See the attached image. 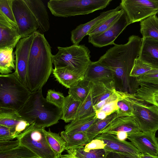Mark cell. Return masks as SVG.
Wrapping results in <instances>:
<instances>
[{
    "label": "cell",
    "instance_id": "6da1fadb",
    "mask_svg": "<svg viewBox=\"0 0 158 158\" xmlns=\"http://www.w3.org/2000/svg\"><path fill=\"white\" fill-rule=\"evenodd\" d=\"M142 43V38L132 35L126 43L115 44L98 60L112 71L116 90L130 94L135 92L136 78L130 75L135 60L139 56Z\"/></svg>",
    "mask_w": 158,
    "mask_h": 158
},
{
    "label": "cell",
    "instance_id": "7a4b0ae2",
    "mask_svg": "<svg viewBox=\"0 0 158 158\" xmlns=\"http://www.w3.org/2000/svg\"><path fill=\"white\" fill-rule=\"evenodd\" d=\"M28 63L27 87L31 93L42 88L52 72L51 47L44 34L34 33Z\"/></svg>",
    "mask_w": 158,
    "mask_h": 158
},
{
    "label": "cell",
    "instance_id": "3957f363",
    "mask_svg": "<svg viewBox=\"0 0 158 158\" xmlns=\"http://www.w3.org/2000/svg\"><path fill=\"white\" fill-rule=\"evenodd\" d=\"M18 112L30 125L45 128L57 123L62 116V108L48 102L43 94L42 89L31 93Z\"/></svg>",
    "mask_w": 158,
    "mask_h": 158
},
{
    "label": "cell",
    "instance_id": "277c9868",
    "mask_svg": "<svg viewBox=\"0 0 158 158\" xmlns=\"http://www.w3.org/2000/svg\"><path fill=\"white\" fill-rule=\"evenodd\" d=\"M31 94L30 89L19 80L15 71L0 75V107L11 108L18 111Z\"/></svg>",
    "mask_w": 158,
    "mask_h": 158
},
{
    "label": "cell",
    "instance_id": "5b68a950",
    "mask_svg": "<svg viewBox=\"0 0 158 158\" xmlns=\"http://www.w3.org/2000/svg\"><path fill=\"white\" fill-rule=\"evenodd\" d=\"M112 0H50L48 6L55 16L85 15L105 8Z\"/></svg>",
    "mask_w": 158,
    "mask_h": 158
},
{
    "label": "cell",
    "instance_id": "8992f818",
    "mask_svg": "<svg viewBox=\"0 0 158 158\" xmlns=\"http://www.w3.org/2000/svg\"><path fill=\"white\" fill-rule=\"evenodd\" d=\"M45 128L31 124L18 136L20 145L25 147L38 158H56L57 155L49 145Z\"/></svg>",
    "mask_w": 158,
    "mask_h": 158
},
{
    "label": "cell",
    "instance_id": "52a82bcc",
    "mask_svg": "<svg viewBox=\"0 0 158 158\" xmlns=\"http://www.w3.org/2000/svg\"><path fill=\"white\" fill-rule=\"evenodd\" d=\"M57 53L53 56L55 67L69 66L86 71L91 62L90 52L84 45H73L65 47H58Z\"/></svg>",
    "mask_w": 158,
    "mask_h": 158
},
{
    "label": "cell",
    "instance_id": "ba28073f",
    "mask_svg": "<svg viewBox=\"0 0 158 158\" xmlns=\"http://www.w3.org/2000/svg\"><path fill=\"white\" fill-rule=\"evenodd\" d=\"M126 94L132 105L133 116L141 131L156 133L158 130V109L147 105L132 94Z\"/></svg>",
    "mask_w": 158,
    "mask_h": 158
},
{
    "label": "cell",
    "instance_id": "9c48e42d",
    "mask_svg": "<svg viewBox=\"0 0 158 158\" xmlns=\"http://www.w3.org/2000/svg\"><path fill=\"white\" fill-rule=\"evenodd\" d=\"M120 5L130 24L158 14V0H122Z\"/></svg>",
    "mask_w": 158,
    "mask_h": 158
},
{
    "label": "cell",
    "instance_id": "30bf717a",
    "mask_svg": "<svg viewBox=\"0 0 158 158\" xmlns=\"http://www.w3.org/2000/svg\"><path fill=\"white\" fill-rule=\"evenodd\" d=\"M12 8L21 38L38 31V24L24 0H13Z\"/></svg>",
    "mask_w": 158,
    "mask_h": 158
},
{
    "label": "cell",
    "instance_id": "8fae6325",
    "mask_svg": "<svg viewBox=\"0 0 158 158\" xmlns=\"http://www.w3.org/2000/svg\"><path fill=\"white\" fill-rule=\"evenodd\" d=\"M130 24L124 10L120 17L109 28L100 33L89 35L88 42L94 46L101 48L114 45V41L123 30Z\"/></svg>",
    "mask_w": 158,
    "mask_h": 158
},
{
    "label": "cell",
    "instance_id": "7c38bea8",
    "mask_svg": "<svg viewBox=\"0 0 158 158\" xmlns=\"http://www.w3.org/2000/svg\"><path fill=\"white\" fill-rule=\"evenodd\" d=\"M34 35V33L29 36L21 39L16 46L15 51L16 69L15 72L19 80L27 87L28 60Z\"/></svg>",
    "mask_w": 158,
    "mask_h": 158
},
{
    "label": "cell",
    "instance_id": "4fadbf2b",
    "mask_svg": "<svg viewBox=\"0 0 158 158\" xmlns=\"http://www.w3.org/2000/svg\"><path fill=\"white\" fill-rule=\"evenodd\" d=\"M21 39L17 26L0 11V49H14Z\"/></svg>",
    "mask_w": 158,
    "mask_h": 158
},
{
    "label": "cell",
    "instance_id": "5bb4252c",
    "mask_svg": "<svg viewBox=\"0 0 158 158\" xmlns=\"http://www.w3.org/2000/svg\"><path fill=\"white\" fill-rule=\"evenodd\" d=\"M155 134L140 131L128 135L127 139L141 154L158 156V138Z\"/></svg>",
    "mask_w": 158,
    "mask_h": 158
},
{
    "label": "cell",
    "instance_id": "9a60e30c",
    "mask_svg": "<svg viewBox=\"0 0 158 158\" xmlns=\"http://www.w3.org/2000/svg\"><path fill=\"white\" fill-rule=\"evenodd\" d=\"M94 139H101L106 144L105 151L127 155L138 156L141 154L131 142L118 139L115 135L107 133L99 134Z\"/></svg>",
    "mask_w": 158,
    "mask_h": 158
},
{
    "label": "cell",
    "instance_id": "2e32d148",
    "mask_svg": "<svg viewBox=\"0 0 158 158\" xmlns=\"http://www.w3.org/2000/svg\"><path fill=\"white\" fill-rule=\"evenodd\" d=\"M85 71L69 66L55 67L52 74L56 80L67 88L69 89L84 79Z\"/></svg>",
    "mask_w": 158,
    "mask_h": 158
},
{
    "label": "cell",
    "instance_id": "e0dca14e",
    "mask_svg": "<svg viewBox=\"0 0 158 158\" xmlns=\"http://www.w3.org/2000/svg\"><path fill=\"white\" fill-rule=\"evenodd\" d=\"M122 9L121 6L114 9L104 11L100 15L84 24H81L71 31V40L73 45H78L84 37L97 24L116 11Z\"/></svg>",
    "mask_w": 158,
    "mask_h": 158
},
{
    "label": "cell",
    "instance_id": "ac0fdd59",
    "mask_svg": "<svg viewBox=\"0 0 158 158\" xmlns=\"http://www.w3.org/2000/svg\"><path fill=\"white\" fill-rule=\"evenodd\" d=\"M126 132L128 135L141 131L133 116L117 117L112 121L100 134L107 133L115 135L118 132Z\"/></svg>",
    "mask_w": 158,
    "mask_h": 158
},
{
    "label": "cell",
    "instance_id": "d6986e66",
    "mask_svg": "<svg viewBox=\"0 0 158 158\" xmlns=\"http://www.w3.org/2000/svg\"><path fill=\"white\" fill-rule=\"evenodd\" d=\"M84 79L93 82L114 81L111 70L98 61H91L89 63L85 72Z\"/></svg>",
    "mask_w": 158,
    "mask_h": 158
},
{
    "label": "cell",
    "instance_id": "ffe728a7",
    "mask_svg": "<svg viewBox=\"0 0 158 158\" xmlns=\"http://www.w3.org/2000/svg\"><path fill=\"white\" fill-rule=\"evenodd\" d=\"M39 26L38 31L43 34L50 28L49 16L46 7L40 0H24Z\"/></svg>",
    "mask_w": 158,
    "mask_h": 158
},
{
    "label": "cell",
    "instance_id": "44dd1931",
    "mask_svg": "<svg viewBox=\"0 0 158 158\" xmlns=\"http://www.w3.org/2000/svg\"><path fill=\"white\" fill-rule=\"evenodd\" d=\"M142 39L138 58L152 69H158V40L150 38Z\"/></svg>",
    "mask_w": 158,
    "mask_h": 158
},
{
    "label": "cell",
    "instance_id": "7402d4cb",
    "mask_svg": "<svg viewBox=\"0 0 158 158\" xmlns=\"http://www.w3.org/2000/svg\"><path fill=\"white\" fill-rule=\"evenodd\" d=\"M91 96L94 106L105 100L115 92L114 82L90 81Z\"/></svg>",
    "mask_w": 158,
    "mask_h": 158
},
{
    "label": "cell",
    "instance_id": "603a6c76",
    "mask_svg": "<svg viewBox=\"0 0 158 158\" xmlns=\"http://www.w3.org/2000/svg\"><path fill=\"white\" fill-rule=\"evenodd\" d=\"M133 95L142 101L155 106L158 109V87L140 83Z\"/></svg>",
    "mask_w": 158,
    "mask_h": 158
},
{
    "label": "cell",
    "instance_id": "cb8c5ba5",
    "mask_svg": "<svg viewBox=\"0 0 158 158\" xmlns=\"http://www.w3.org/2000/svg\"><path fill=\"white\" fill-rule=\"evenodd\" d=\"M60 135L66 142V150L84 147L90 142L86 132L68 133L63 131Z\"/></svg>",
    "mask_w": 158,
    "mask_h": 158
},
{
    "label": "cell",
    "instance_id": "d4e9b609",
    "mask_svg": "<svg viewBox=\"0 0 158 158\" xmlns=\"http://www.w3.org/2000/svg\"><path fill=\"white\" fill-rule=\"evenodd\" d=\"M99 120L97 118L95 112L86 117L72 121L65 126L64 131L68 133L86 132L93 124Z\"/></svg>",
    "mask_w": 158,
    "mask_h": 158
},
{
    "label": "cell",
    "instance_id": "484cf974",
    "mask_svg": "<svg viewBox=\"0 0 158 158\" xmlns=\"http://www.w3.org/2000/svg\"><path fill=\"white\" fill-rule=\"evenodd\" d=\"M140 22L142 38H150L158 40V17L156 15L150 16Z\"/></svg>",
    "mask_w": 158,
    "mask_h": 158
},
{
    "label": "cell",
    "instance_id": "4316f807",
    "mask_svg": "<svg viewBox=\"0 0 158 158\" xmlns=\"http://www.w3.org/2000/svg\"><path fill=\"white\" fill-rule=\"evenodd\" d=\"M12 48L0 49V74L6 75L12 73L15 70L14 55Z\"/></svg>",
    "mask_w": 158,
    "mask_h": 158
},
{
    "label": "cell",
    "instance_id": "83f0119b",
    "mask_svg": "<svg viewBox=\"0 0 158 158\" xmlns=\"http://www.w3.org/2000/svg\"><path fill=\"white\" fill-rule=\"evenodd\" d=\"M23 119L17 110L8 108L0 107V125L15 128Z\"/></svg>",
    "mask_w": 158,
    "mask_h": 158
},
{
    "label": "cell",
    "instance_id": "f1b7e54d",
    "mask_svg": "<svg viewBox=\"0 0 158 158\" xmlns=\"http://www.w3.org/2000/svg\"><path fill=\"white\" fill-rule=\"evenodd\" d=\"M81 102L74 100L69 95L65 97L62 107L61 119L66 123L75 119L77 110Z\"/></svg>",
    "mask_w": 158,
    "mask_h": 158
},
{
    "label": "cell",
    "instance_id": "f546056e",
    "mask_svg": "<svg viewBox=\"0 0 158 158\" xmlns=\"http://www.w3.org/2000/svg\"><path fill=\"white\" fill-rule=\"evenodd\" d=\"M90 89V81L84 79L69 89V95L74 100L82 102L87 97Z\"/></svg>",
    "mask_w": 158,
    "mask_h": 158
},
{
    "label": "cell",
    "instance_id": "4dcf8cb0",
    "mask_svg": "<svg viewBox=\"0 0 158 158\" xmlns=\"http://www.w3.org/2000/svg\"><path fill=\"white\" fill-rule=\"evenodd\" d=\"M118 117H120V116L116 112L104 119L99 120L93 124L86 132L90 142L99 134L100 132L112 121Z\"/></svg>",
    "mask_w": 158,
    "mask_h": 158
},
{
    "label": "cell",
    "instance_id": "1f68e13d",
    "mask_svg": "<svg viewBox=\"0 0 158 158\" xmlns=\"http://www.w3.org/2000/svg\"><path fill=\"white\" fill-rule=\"evenodd\" d=\"M46 137L50 147L57 156L66 150V142L59 133L52 132L49 129L46 131Z\"/></svg>",
    "mask_w": 158,
    "mask_h": 158
},
{
    "label": "cell",
    "instance_id": "d6a6232c",
    "mask_svg": "<svg viewBox=\"0 0 158 158\" xmlns=\"http://www.w3.org/2000/svg\"><path fill=\"white\" fill-rule=\"evenodd\" d=\"M124 10L122 8L112 14L95 25L88 33L89 36L100 33L109 28L120 17Z\"/></svg>",
    "mask_w": 158,
    "mask_h": 158
},
{
    "label": "cell",
    "instance_id": "836d02e7",
    "mask_svg": "<svg viewBox=\"0 0 158 158\" xmlns=\"http://www.w3.org/2000/svg\"><path fill=\"white\" fill-rule=\"evenodd\" d=\"M115 92L118 97L117 105L118 107L116 112L120 117L133 116L132 105L126 92L117 90Z\"/></svg>",
    "mask_w": 158,
    "mask_h": 158
},
{
    "label": "cell",
    "instance_id": "e575fe53",
    "mask_svg": "<svg viewBox=\"0 0 158 158\" xmlns=\"http://www.w3.org/2000/svg\"><path fill=\"white\" fill-rule=\"evenodd\" d=\"M0 158H38L33 152L21 145L5 151L0 152Z\"/></svg>",
    "mask_w": 158,
    "mask_h": 158
},
{
    "label": "cell",
    "instance_id": "d590c367",
    "mask_svg": "<svg viewBox=\"0 0 158 158\" xmlns=\"http://www.w3.org/2000/svg\"><path fill=\"white\" fill-rule=\"evenodd\" d=\"M95 112L94 108L90 89L87 97L83 101L81 102L79 106L76 119L86 117Z\"/></svg>",
    "mask_w": 158,
    "mask_h": 158
},
{
    "label": "cell",
    "instance_id": "8d00e7d4",
    "mask_svg": "<svg viewBox=\"0 0 158 158\" xmlns=\"http://www.w3.org/2000/svg\"><path fill=\"white\" fill-rule=\"evenodd\" d=\"M152 69L151 66L141 60L138 57L135 60L130 75L131 77L137 78Z\"/></svg>",
    "mask_w": 158,
    "mask_h": 158
},
{
    "label": "cell",
    "instance_id": "74e56055",
    "mask_svg": "<svg viewBox=\"0 0 158 158\" xmlns=\"http://www.w3.org/2000/svg\"><path fill=\"white\" fill-rule=\"evenodd\" d=\"M83 147L73 149L78 158H105L106 152L104 149L92 150L89 152H86L84 151Z\"/></svg>",
    "mask_w": 158,
    "mask_h": 158
},
{
    "label": "cell",
    "instance_id": "f35d334b",
    "mask_svg": "<svg viewBox=\"0 0 158 158\" xmlns=\"http://www.w3.org/2000/svg\"><path fill=\"white\" fill-rule=\"evenodd\" d=\"M138 84L143 83L158 87V69H152L144 75L136 78Z\"/></svg>",
    "mask_w": 158,
    "mask_h": 158
},
{
    "label": "cell",
    "instance_id": "ab89813d",
    "mask_svg": "<svg viewBox=\"0 0 158 158\" xmlns=\"http://www.w3.org/2000/svg\"><path fill=\"white\" fill-rule=\"evenodd\" d=\"M65 98L62 93L52 89L48 91L46 98L48 102L60 108H62Z\"/></svg>",
    "mask_w": 158,
    "mask_h": 158
},
{
    "label": "cell",
    "instance_id": "60d3db41",
    "mask_svg": "<svg viewBox=\"0 0 158 158\" xmlns=\"http://www.w3.org/2000/svg\"><path fill=\"white\" fill-rule=\"evenodd\" d=\"M13 0H0V11L17 26L13 10Z\"/></svg>",
    "mask_w": 158,
    "mask_h": 158
},
{
    "label": "cell",
    "instance_id": "b9f144b4",
    "mask_svg": "<svg viewBox=\"0 0 158 158\" xmlns=\"http://www.w3.org/2000/svg\"><path fill=\"white\" fill-rule=\"evenodd\" d=\"M15 127L0 125V141L12 140L15 139Z\"/></svg>",
    "mask_w": 158,
    "mask_h": 158
},
{
    "label": "cell",
    "instance_id": "7bdbcfd3",
    "mask_svg": "<svg viewBox=\"0 0 158 158\" xmlns=\"http://www.w3.org/2000/svg\"><path fill=\"white\" fill-rule=\"evenodd\" d=\"M106 144L101 139H94L83 147L84 151L89 152L92 150L104 149Z\"/></svg>",
    "mask_w": 158,
    "mask_h": 158
},
{
    "label": "cell",
    "instance_id": "ee69618b",
    "mask_svg": "<svg viewBox=\"0 0 158 158\" xmlns=\"http://www.w3.org/2000/svg\"><path fill=\"white\" fill-rule=\"evenodd\" d=\"M118 101V99L107 104L98 111L102 112L107 117L118 110V107L117 105Z\"/></svg>",
    "mask_w": 158,
    "mask_h": 158
},
{
    "label": "cell",
    "instance_id": "f6af8a7d",
    "mask_svg": "<svg viewBox=\"0 0 158 158\" xmlns=\"http://www.w3.org/2000/svg\"><path fill=\"white\" fill-rule=\"evenodd\" d=\"M20 145L19 140L0 141V152L5 151L14 148Z\"/></svg>",
    "mask_w": 158,
    "mask_h": 158
},
{
    "label": "cell",
    "instance_id": "bcb514c9",
    "mask_svg": "<svg viewBox=\"0 0 158 158\" xmlns=\"http://www.w3.org/2000/svg\"><path fill=\"white\" fill-rule=\"evenodd\" d=\"M118 99V96L115 92L114 94L110 96L109 98L100 102L96 105L94 106V109L95 112L107 104L115 101Z\"/></svg>",
    "mask_w": 158,
    "mask_h": 158
},
{
    "label": "cell",
    "instance_id": "7dc6e473",
    "mask_svg": "<svg viewBox=\"0 0 158 158\" xmlns=\"http://www.w3.org/2000/svg\"><path fill=\"white\" fill-rule=\"evenodd\" d=\"M106 152L105 158H125L123 154L112 151H106Z\"/></svg>",
    "mask_w": 158,
    "mask_h": 158
},
{
    "label": "cell",
    "instance_id": "c3c4849f",
    "mask_svg": "<svg viewBox=\"0 0 158 158\" xmlns=\"http://www.w3.org/2000/svg\"><path fill=\"white\" fill-rule=\"evenodd\" d=\"M68 153L57 155L56 158H78L77 157L73 149L66 150Z\"/></svg>",
    "mask_w": 158,
    "mask_h": 158
},
{
    "label": "cell",
    "instance_id": "681fc988",
    "mask_svg": "<svg viewBox=\"0 0 158 158\" xmlns=\"http://www.w3.org/2000/svg\"><path fill=\"white\" fill-rule=\"evenodd\" d=\"M116 137L121 141H125L127 139L128 134L127 133L124 132L119 131L116 133L114 135Z\"/></svg>",
    "mask_w": 158,
    "mask_h": 158
},
{
    "label": "cell",
    "instance_id": "f907efd6",
    "mask_svg": "<svg viewBox=\"0 0 158 158\" xmlns=\"http://www.w3.org/2000/svg\"><path fill=\"white\" fill-rule=\"evenodd\" d=\"M139 156L140 158H158V156L149 154L143 155L141 154L139 155Z\"/></svg>",
    "mask_w": 158,
    "mask_h": 158
},
{
    "label": "cell",
    "instance_id": "816d5d0a",
    "mask_svg": "<svg viewBox=\"0 0 158 158\" xmlns=\"http://www.w3.org/2000/svg\"><path fill=\"white\" fill-rule=\"evenodd\" d=\"M125 158H140L139 156H134L124 154Z\"/></svg>",
    "mask_w": 158,
    "mask_h": 158
}]
</instances>
